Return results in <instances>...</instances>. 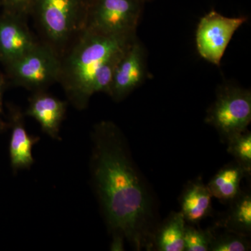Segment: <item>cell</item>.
<instances>
[{
  "label": "cell",
  "mask_w": 251,
  "mask_h": 251,
  "mask_svg": "<svg viewBox=\"0 0 251 251\" xmlns=\"http://www.w3.org/2000/svg\"><path fill=\"white\" fill-rule=\"evenodd\" d=\"M66 110V102L44 91H39L34 92L29 99L26 115L35 119L43 131L50 138L61 140L59 131Z\"/></svg>",
  "instance_id": "obj_10"
},
{
  "label": "cell",
  "mask_w": 251,
  "mask_h": 251,
  "mask_svg": "<svg viewBox=\"0 0 251 251\" xmlns=\"http://www.w3.org/2000/svg\"><path fill=\"white\" fill-rule=\"evenodd\" d=\"M60 54L46 43H37L29 52L9 64L11 74L18 85L33 92L44 91L58 82Z\"/></svg>",
  "instance_id": "obj_5"
},
{
  "label": "cell",
  "mask_w": 251,
  "mask_h": 251,
  "mask_svg": "<svg viewBox=\"0 0 251 251\" xmlns=\"http://www.w3.org/2000/svg\"><path fill=\"white\" fill-rule=\"evenodd\" d=\"M244 172L239 165L221 170L208 185L212 196L221 201H230L237 197Z\"/></svg>",
  "instance_id": "obj_13"
},
{
  "label": "cell",
  "mask_w": 251,
  "mask_h": 251,
  "mask_svg": "<svg viewBox=\"0 0 251 251\" xmlns=\"http://www.w3.org/2000/svg\"><path fill=\"white\" fill-rule=\"evenodd\" d=\"M1 105H2V102H1V82H0V112L2 110Z\"/></svg>",
  "instance_id": "obj_21"
},
{
  "label": "cell",
  "mask_w": 251,
  "mask_h": 251,
  "mask_svg": "<svg viewBox=\"0 0 251 251\" xmlns=\"http://www.w3.org/2000/svg\"><path fill=\"white\" fill-rule=\"evenodd\" d=\"M211 238L209 234L192 227H186L184 233V251H206L209 250Z\"/></svg>",
  "instance_id": "obj_17"
},
{
  "label": "cell",
  "mask_w": 251,
  "mask_h": 251,
  "mask_svg": "<svg viewBox=\"0 0 251 251\" xmlns=\"http://www.w3.org/2000/svg\"><path fill=\"white\" fill-rule=\"evenodd\" d=\"M229 224L232 228L243 232H251V199L249 196H243L236 202L230 216Z\"/></svg>",
  "instance_id": "obj_16"
},
{
  "label": "cell",
  "mask_w": 251,
  "mask_h": 251,
  "mask_svg": "<svg viewBox=\"0 0 251 251\" xmlns=\"http://www.w3.org/2000/svg\"><path fill=\"white\" fill-rule=\"evenodd\" d=\"M247 21V18H229L211 10L201 18L196 30L198 52L202 58L219 67L234 33Z\"/></svg>",
  "instance_id": "obj_7"
},
{
  "label": "cell",
  "mask_w": 251,
  "mask_h": 251,
  "mask_svg": "<svg viewBox=\"0 0 251 251\" xmlns=\"http://www.w3.org/2000/svg\"><path fill=\"white\" fill-rule=\"evenodd\" d=\"M228 141V151L237 160L244 171L250 172L251 166V134L244 131L231 137Z\"/></svg>",
  "instance_id": "obj_15"
},
{
  "label": "cell",
  "mask_w": 251,
  "mask_h": 251,
  "mask_svg": "<svg viewBox=\"0 0 251 251\" xmlns=\"http://www.w3.org/2000/svg\"><path fill=\"white\" fill-rule=\"evenodd\" d=\"M143 6L137 0H89L85 27L109 35L136 34Z\"/></svg>",
  "instance_id": "obj_6"
},
{
  "label": "cell",
  "mask_w": 251,
  "mask_h": 251,
  "mask_svg": "<svg viewBox=\"0 0 251 251\" xmlns=\"http://www.w3.org/2000/svg\"><path fill=\"white\" fill-rule=\"evenodd\" d=\"M137 1H140V2L143 3V4H145V2L151 1H152V0H137Z\"/></svg>",
  "instance_id": "obj_23"
},
{
  "label": "cell",
  "mask_w": 251,
  "mask_h": 251,
  "mask_svg": "<svg viewBox=\"0 0 251 251\" xmlns=\"http://www.w3.org/2000/svg\"><path fill=\"white\" fill-rule=\"evenodd\" d=\"M146 76V52L143 44L136 37L115 69L108 95L114 100L120 101L140 87Z\"/></svg>",
  "instance_id": "obj_8"
},
{
  "label": "cell",
  "mask_w": 251,
  "mask_h": 251,
  "mask_svg": "<svg viewBox=\"0 0 251 251\" xmlns=\"http://www.w3.org/2000/svg\"><path fill=\"white\" fill-rule=\"evenodd\" d=\"M125 239V238L121 234L114 233L111 246H110V250L113 251L125 250V247H124Z\"/></svg>",
  "instance_id": "obj_20"
},
{
  "label": "cell",
  "mask_w": 251,
  "mask_h": 251,
  "mask_svg": "<svg viewBox=\"0 0 251 251\" xmlns=\"http://www.w3.org/2000/svg\"><path fill=\"white\" fill-rule=\"evenodd\" d=\"M205 120L226 140L244 133L251 121V91L232 85L221 86Z\"/></svg>",
  "instance_id": "obj_4"
},
{
  "label": "cell",
  "mask_w": 251,
  "mask_h": 251,
  "mask_svg": "<svg viewBox=\"0 0 251 251\" xmlns=\"http://www.w3.org/2000/svg\"><path fill=\"white\" fill-rule=\"evenodd\" d=\"M36 0H5L11 10V14L26 18L32 14Z\"/></svg>",
  "instance_id": "obj_19"
},
{
  "label": "cell",
  "mask_w": 251,
  "mask_h": 251,
  "mask_svg": "<svg viewBox=\"0 0 251 251\" xmlns=\"http://www.w3.org/2000/svg\"><path fill=\"white\" fill-rule=\"evenodd\" d=\"M249 249L245 239L234 234H227L211 242L209 250L214 251H245Z\"/></svg>",
  "instance_id": "obj_18"
},
{
  "label": "cell",
  "mask_w": 251,
  "mask_h": 251,
  "mask_svg": "<svg viewBox=\"0 0 251 251\" xmlns=\"http://www.w3.org/2000/svg\"><path fill=\"white\" fill-rule=\"evenodd\" d=\"M185 219L182 213H176L158 234L157 244L160 251H184Z\"/></svg>",
  "instance_id": "obj_14"
},
{
  "label": "cell",
  "mask_w": 251,
  "mask_h": 251,
  "mask_svg": "<svg viewBox=\"0 0 251 251\" xmlns=\"http://www.w3.org/2000/svg\"><path fill=\"white\" fill-rule=\"evenodd\" d=\"M88 4L89 0H36L32 13L46 44L57 51L74 40L85 27Z\"/></svg>",
  "instance_id": "obj_3"
},
{
  "label": "cell",
  "mask_w": 251,
  "mask_h": 251,
  "mask_svg": "<svg viewBox=\"0 0 251 251\" xmlns=\"http://www.w3.org/2000/svg\"><path fill=\"white\" fill-rule=\"evenodd\" d=\"M39 140V137L27 133L23 115L20 112H16L9 144L10 160L14 171L30 168L34 163L32 148Z\"/></svg>",
  "instance_id": "obj_11"
},
{
  "label": "cell",
  "mask_w": 251,
  "mask_h": 251,
  "mask_svg": "<svg viewBox=\"0 0 251 251\" xmlns=\"http://www.w3.org/2000/svg\"><path fill=\"white\" fill-rule=\"evenodd\" d=\"M4 127H5L4 124L2 122L0 121V131H1V130H2L3 129H4Z\"/></svg>",
  "instance_id": "obj_22"
},
{
  "label": "cell",
  "mask_w": 251,
  "mask_h": 251,
  "mask_svg": "<svg viewBox=\"0 0 251 251\" xmlns=\"http://www.w3.org/2000/svg\"><path fill=\"white\" fill-rule=\"evenodd\" d=\"M25 18L11 14L0 22V57L8 64L22 57L37 44Z\"/></svg>",
  "instance_id": "obj_9"
},
{
  "label": "cell",
  "mask_w": 251,
  "mask_h": 251,
  "mask_svg": "<svg viewBox=\"0 0 251 251\" xmlns=\"http://www.w3.org/2000/svg\"><path fill=\"white\" fill-rule=\"evenodd\" d=\"M92 138L91 174L109 229L140 249L149 234L151 204L125 138L115 124L104 121L94 127Z\"/></svg>",
  "instance_id": "obj_1"
},
{
  "label": "cell",
  "mask_w": 251,
  "mask_h": 251,
  "mask_svg": "<svg viewBox=\"0 0 251 251\" xmlns=\"http://www.w3.org/2000/svg\"><path fill=\"white\" fill-rule=\"evenodd\" d=\"M212 195L207 186L196 183L188 188L183 196L181 209L185 221L199 222L204 219L211 207Z\"/></svg>",
  "instance_id": "obj_12"
},
{
  "label": "cell",
  "mask_w": 251,
  "mask_h": 251,
  "mask_svg": "<svg viewBox=\"0 0 251 251\" xmlns=\"http://www.w3.org/2000/svg\"><path fill=\"white\" fill-rule=\"evenodd\" d=\"M136 37V34L109 35L87 27L77 34L60 55L58 80L75 108H87L94 94H108L115 69Z\"/></svg>",
  "instance_id": "obj_2"
}]
</instances>
